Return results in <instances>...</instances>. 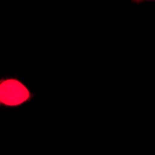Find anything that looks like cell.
<instances>
[{"mask_svg": "<svg viewBox=\"0 0 155 155\" xmlns=\"http://www.w3.org/2000/svg\"><path fill=\"white\" fill-rule=\"evenodd\" d=\"M133 2H135V3H140V2H143V1H145V0H132Z\"/></svg>", "mask_w": 155, "mask_h": 155, "instance_id": "obj_2", "label": "cell"}, {"mask_svg": "<svg viewBox=\"0 0 155 155\" xmlns=\"http://www.w3.org/2000/svg\"><path fill=\"white\" fill-rule=\"evenodd\" d=\"M32 94L17 79L0 80V106L17 107L29 101Z\"/></svg>", "mask_w": 155, "mask_h": 155, "instance_id": "obj_1", "label": "cell"}]
</instances>
